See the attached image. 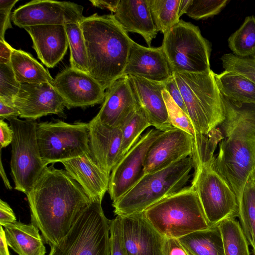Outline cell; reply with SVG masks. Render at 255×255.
<instances>
[{
    "mask_svg": "<svg viewBox=\"0 0 255 255\" xmlns=\"http://www.w3.org/2000/svg\"><path fill=\"white\" fill-rule=\"evenodd\" d=\"M26 196L31 224L50 247L58 245L91 203L80 185L53 165L45 168Z\"/></svg>",
    "mask_w": 255,
    "mask_h": 255,
    "instance_id": "cell-1",
    "label": "cell"
},
{
    "mask_svg": "<svg viewBox=\"0 0 255 255\" xmlns=\"http://www.w3.org/2000/svg\"><path fill=\"white\" fill-rule=\"evenodd\" d=\"M222 99L225 118L219 126L222 140L215 165L230 184L238 202L255 167V104L237 103L223 95Z\"/></svg>",
    "mask_w": 255,
    "mask_h": 255,
    "instance_id": "cell-2",
    "label": "cell"
},
{
    "mask_svg": "<svg viewBox=\"0 0 255 255\" xmlns=\"http://www.w3.org/2000/svg\"><path fill=\"white\" fill-rule=\"evenodd\" d=\"M86 47L88 73L106 90L122 78L134 41L113 14L94 13L79 22Z\"/></svg>",
    "mask_w": 255,
    "mask_h": 255,
    "instance_id": "cell-3",
    "label": "cell"
},
{
    "mask_svg": "<svg viewBox=\"0 0 255 255\" xmlns=\"http://www.w3.org/2000/svg\"><path fill=\"white\" fill-rule=\"evenodd\" d=\"M221 139L218 134H210L194 147L191 155L194 173L191 186L199 197L211 227L227 218L238 216L237 196L215 165L214 153Z\"/></svg>",
    "mask_w": 255,
    "mask_h": 255,
    "instance_id": "cell-4",
    "label": "cell"
},
{
    "mask_svg": "<svg viewBox=\"0 0 255 255\" xmlns=\"http://www.w3.org/2000/svg\"><path fill=\"white\" fill-rule=\"evenodd\" d=\"M188 116L197 135L208 136L225 118L222 95L215 73H173Z\"/></svg>",
    "mask_w": 255,
    "mask_h": 255,
    "instance_id": "cell-5",
    "label": "cell"
},
{
    "mask_svg": "<svg viewBox=\"0 0 255 255\" xmlns=\"http://www.w3.org/2000/svg\"><path fill=\"white\" fill-rule=\"evenodd\" d=\"M143 213L151 225L164 238L178 239L211 227L199 197L191 186L184 187Z\"/></svg>",
    "mask_w": 255,
    "mask_h": 255,
    "instance_id": "cell-6",
    "label": "cell"
},
{
    "mask_svg": "<svg viewBox=\"0 0 255 255\" xmlns=\"http://www.w3.org/2000/svg\"><path fill=\"white\" fill-rule=\"evenodd\" d=\"M194 163L186 157L161 170L145 174L124 195L113 203L117 216L143 212L147 208L181 190L190 178Z\"/></svg>",
    "mask_w": 255,
    "mask_h": 255,
    "instance_id": "cell-7",
    "label": "cell"
},
{
    "mask_svg": "<svg viewBox=\"0 0 255 255\" xmlns=\"http://www.w3.org/2000/svg\"><path fill=\"white\" fill-rule=\"evenodd\" d=\"M111 223L101 203L91 202L48 255H111Z\"/></svg>",
    "mask_w": 255,
    "mask_h": 255,
    "instance_id": "cell-8",
    "label": "cell"
},
{
    "mask_svg": "<svg viewBox=\"0 0 255 255\" xmlns=\"http://www.w3.org/2000/svg\"><path fill=\"white\" fill-rule=\"evenodd\" d=\"M163 36L161 46L173 72L200 73L211 70V44L198 26L180 19Z\"/></svg>",
    "mask_w": 255,
    "mask_h": 255,
    "instance_id": "cell-9",
    "label": "cell"
},
{
    "mask_svg": "<svg viewBox=\"0 0 255 255\" xmlns=\"http://www.w3.org/2000/svg\"><path fill=\"white\" fill-rule=\"evenodd\" d=\"M8 121L13 131L10 169L14 189L26 195L47 166L39 150L37 123L34 120L17 118Z\"/></svg>",
    "mask_w": 255,
    "mask_h": 255,
    "instance_id": "cell-10",
    "label": "cell"
},
{
    "mask_svg": "<svg viewBox=\"0 0 255 255\" xmlns=\"http://www.w3.org/2000/svg\"><path fill=\"white\" fill-rule=\"evenodd\" d=\"M36 133L40 154L47 165L91 153L88 123L41 122Z\"/></svg>",
    "mask_w": 255,
    "mask_h": 255,
    "instance_id": "cell-11",
    "label": "cell"
},
{
    "mask_svg": "<svg viewBox=\"0 0 255 255\" xmlns=\"http://www.w3.org/2000/svg\"><path fill=\"white\" fill-rule=\"evenodd\" d=\"M161 132L155 128L148 130L115 166L110 174L108 191L113 203L128 192L145 174L147 152Z\"/></svg>",
    "mask_w": 255,
    "mask_h": 255,
    "instance_id": "cell-12",
    "label": "cell"
},
{
    "mask_svg": "<svg viewBox=\"0 0 255 255\" xmlns=\"http://www.w3.org/2000/svg\"><path fill=\"white\" fill-rule=\"evenodd\" d=\"M82 5L70 1L33 0L11 14L14 25L20 28L38 25H63L80 22L84 18Z\"/></svg>",
    "mask_w": 255,
    "mask_h": 255,
    "instance_id": "cell-13",
    "label": "cell"
},
{
    "mask_svg": "<svg viewBox=\"0 0 255 255\" xmlns=\"http://www.w3.org/2000/svg\"><path fill=\"white\" fill-rule=\"evenodd\" d=\"M53 86L69 109L102 104L105 97V90L93 77L71 67L56 76Z\"/></svg>",
    "mask_w": 255,
    "mask_h": 255,
    "instance_id": "cell-14",
    "label": "cell"
},
{
    "mask_svg": "<svg viewBox=\"0 0 255 255\" xmlns=\"http://www.w3.org/2000/svg\"><path fill=\"white\" fill-rule=\"evenodd\" d=\"M194 144L193 136L181 129L173 127L162 131L148 149L144 164V174L161 170L191 156Z\"/></svg>",
    "mask_w": 255,
    "mask_h": 255,
    "instance_id": "cell-15",
    "label": "cell"
},
{
    "mask_svg": "<svg viewBox=\"0 0 255 255\" xmlns=\"http://www.w3.org/2000/svg\"><path fill=\"white\" fill-rule=\"evenodd\" d=\"M19 117L34 120L50 114L64 115V101L49 83L21 84L13 100Z\"/></svg>",
    "mask_w": 255,
    "mask_h": 255,
    "instance_id": "cell-16",
    "label": "cell"
},
{
    "mask_svg": "<svg viewBox=\"0 0 255 255\" xmlns=\"http://www.w3.org/2000/svg\"><path fill=\"white\" fill-rule=\"evenodd\" d=\"M120 216L127 255H163L165 238L151 225L143 212Z\"/></svg>",
    "mask_w": 255,
    "mask_h": 255,
    "instance_id": "cell-17",
    "label": "cell"
},
{
    "mask_svg": "<svg viewBox=\"0 0 255 255\" xmlns=\"http://www.w3.org/2000/svg\"><path fill=\"white\" fill-rule=\"evenodd\" d=\"M173 73L161 46L147 47L133 41L122 77L131 75L164 82Z\"/></svg>",
    "mask_w": 255,
    "mask_h": 255,
    "instance_id": "cell-18",
    "label": "cell"
},
{
    "mask_svg": "<svg viewBox=\"0 0 255 255\" xmlns=\"http://www.w3.org/2000/svg\"><path fill=\"white\" fill-rule=\"evenodd\" d=\"M126 77L137 104L143 109L151 126L161 131L173 128L169 121L163 97L164 82L152 81L134 75Z\"/></svg>",
    "mask_w": 255,
    "mask_h": 255,
    "instance_id": "cell-19",
    "label": "cell"
},
{
    "mask_svg": "<svg viewBox=\"0 0 255 255\" xmlns=\"http://www.w3.org/2000/svg\"><path fill=\"white\" fill-rule=\"evenodd\" d=\"M138 106L128 79L125 76L107 89L101 109L95 117L104 125L121 127Z\"/></svg>",
    "mask_w": 255,
    "mask_h": 255,
    "instance_id": "cell-20",
    "label": "cell"
},
{
    "mask_svg": "<svg viewBox=\"0 0 255 255\" xmlns=\"http://www.w3.org/2000/svg\"><path fill=\"white\" fill-rule=\"evenodd\" d=\"M65 170L82 187L91 202L102 203L108 191L110 174L97 163L91 153L61 162Z\"/></svg>",
    "mask_w": 255,
    "mask_h": 255,
    "instance_id": "cell-21",
    "label": "cell"
},
{
    "mask_svg": "<svg viewBox=\"0 0 255 255\" xmlns=\"http://www.w3.org/2000/svg\"><path fill=\"white\" fill-rule=\"evenodd\" d=\"M88 125L91 154L101 168L110 174L120 160L121 128L104 125L95 117Z\"/></svg>",
    "mask_w": 255,
    "mask_h": 255,
    "instance_id": "cell-22",
    "label": "cell"
},
{
    "mask_svg": "<svg viewBox=\"0 0 255 255\" xmlns=\"http://www.w3.org/2000/svg\"><path fill=\"white\" fill-rule=\"evenodd\" d=\"M24 29L32 39L38 58L47 67H54L64 57L68 47L65 25H38Z\"/></svg>",
    "mask_w": 255,
    "mask_h": 255,
    "instance_id": "cell-23",
    "label": "cell"
},
{
    "mask_svg": "<svg viewBox=\"0 0 255 255\" xmlns=\"http://www.w3.org/2000/svg\"><path fill=\"white\" fill-rule=\"evenodd\" d=\"M114 17L127 32L140 34L148 47L158 33L148 0H120Z\"/></svg>",
    "mask_w": 255,
    "mask_h": 255,
    "instance_id": "cell-24",
    "label": "cell"
},
{
    "mask_svg": "<svg viewBox=\"0 0 255 255\" xmlns=\"http://www.w3.org/2000/svg\"><path fill=\"white\" fill-rule=\"evenodd\" d=\"M3 227L8 247L18 255H45L43 238L31 223L16 221Z\"/></svg>",
    "mask_w": 255,
    "mask_h": 255,
    "instance_id": "cell-25",
    "label": "cell"
},
{
    "mask_svg": "<svg viewBox=\"0 0 255 255\" xmlns=\"http://www.w3.org/2000/svg\"><path fill=\"white\" fill-rule=\"evenodd\" d=\"M10 64L20 84L49 83L53 85L54 78L48 71L29 53L14 48Z\"/></svg>",
    "mask_w": 255,
    "mask_h": 255,
    "instance_id": "cell-26",
    "label": "cell"
},
{
    "mask_svg": "<svg viewBox=\"0 0 255 255\" xmlns=\"http://www.w3.org/2000/svg\"><path fill=\"white\" fill-rule=\"evenodd\" d=\"M189 255H225L218 225L178 239Z\"/></svg>",
    "mask_w": 255,
    "mask_h": 255,
    "instance_id": "cell-27",
    "label": "cell"
},
{
    "mask_svg": "<svg viewBox=\"0 0 255 255\" xmlns=\"http://www.w3.org/2000/svg\"><path fill=\"white\" fill-rule=\"evenodd\" d=\"M215 78L223 96L237 103L255 104V84L248 79L225 70L215 73Z\"/></svg>",
    "mask_w": 255,
    "mask_h": 255,
    "instance_id": "cell-28",
    "label": "cell"
},
{
    "mask_svg": "<svg viewBox=\"0 0 255 255\" xmlns=\"http://www.w3.org/2000/svg\"><path fill=\"white\" fill-rule=\"evenodd\" d=\"M238 203L240 225L255 255V167L248 177Z\"/></svg>",
    "mask_w": 255,
    "mask_h": 255,
    "instance_id": "cell-29",
    "label": "cell"
},
{
    "mask_svg": "<svg viewBox=\"0 0 255 255\" xmlns=\"http://www.w3.org/2000/svg\"><path fill=\"white\" fill-rule=\"evenodd\" d=\"M235 218H227L218 224L225 255H250L247 238Z\"/></svg>",
    "mask_w": 255,
    "mask_h": 255,
    "instance_id": "cell-30",
    "label": "cell"
},
{
    "mask_svg": "<svg viewBox=\"0 0 255 255\" xmlns=\"http://www.w3.org/2000/svg\"><path fill=\"white\" fill-rule=\"evenodd\" d=\"M232 54L241 57L255 56V16H247L228 39Z\"/></svg>",
    "mask_w": 255,
    "mask_h": 255,
    "instance_id": "cell-31",
    "label": "cell"
},
{
    "mask_svg": "<svg viewBox=\"0 0 255 255\" xmlns=\"http://www.w3.org/2000/svg\"><path fill=\"white\" fill-rule=\"evenodd\" d=\"M151 16L158 32L164 34L180 21L181 0H148Z\"/></svg>",
    "mask_w": 255,
    "mask_h": 255,
    "instance_id": "cell-32",
    "label": "cell"
},
{
    "mask_svg": "<svg viewBox=\"0 0 255 255\" xmlns=\"http://www.w3.org/2000/svg\"><path fill=\"white\" fill-rule=\"evenodd\" d=\"M150 126L143 109L138 105L136 110L120 127L122 132L120 159L137 142L142 132Z\"/></svg>",
    "mask_w": 255,
    "mask_h": 255,
    "instance_id": "cell-33",
    "label": "cell"
},
{
    "mask_svg": "<svg viewBox=\"0 0 255 255\" xmlns=\"http://www.w3.org/2000/svg\"><path fill=\"white\" fill-rule=\"evenodd\" d=\"M65 27L70 49V67L88 73L86 47L79 22L66 24Z\"/></svg>",
    "mask_w": 255,
    "mask_h": 255,
    "instance_id": "cell-34",
    "label": "cell"
},
{
    "mask_svg": "<svg viewBox=\"0 0 255 255\" xmlns=\"http://www.w3.org/2000/svg\"><path fill=\"white\" fill-rule=\"evenodd\" d=\"M221 60L225 71L242 75L255 84V56L241 57L231 53L223 55Z\"/></svg>",
    "mask_w": 255,
    "mask_h": 255,
    "instance_id": "cell-35",
    "label": "cell"
},
{
    "mask_svg": "<svg viewBox=\"0 0 255 255\" xmlns=\"http://www.w3.org/2000/svg\"><path fill=\"white\" fill-rule=\"evenodd\" d=\"M229 2V0H189L186 14L194 19H206L219 14Z\"/></svg>",
    "mask_w": 255,
    "mask_h": 255,
    "instance_id": "cell-36",
    "label": "cell"
},
{
    "mask_svg": "<svg viewBox=\"0 0 255 255\" xmlns=\"http://www.w3.org/2000/svg\"><path fill=\"white\" fill-rule=\"evenodd\" d=\"M162 94L171 124L174 127L188 132L195 139L198 135L188 115L175 103L165 89L163 90Z\"/></svg>",
    "mask_w": 255,
    "mask_h": 255,
    "instance_id": "cell-37",
    "label": "cell"
},
{
    "mask_svg": "<svg viewBox=\"0 0 255 255\" xmlns=\"http://www.w3.org/2000/svg\"><path fill=\"white\" fill-rule=\"evenodd\" d=\"M21 85L15 77L10 63H0V100L13 104Z\"/></svg>",
    "mask_w": 255,
    "mask_h": 255,
    "instance_id": "cell-38",
    "label": "cell"
},
{
    "mask_svg": "<svg viewBox=\"0 0 255 255\" xmlns=\"http://www.w3.org/2000/svg\"><path fill=\"white\" fill-rule=\"evenodd\" d=\"M111 255H127L124 245L121 217L111 220L110 226Z\"/></svg>",
    "mask_w": 255,
    "mask_h": 255,
    "instance_id": "cell-39",
    "label": "cell"
},
{
    "mask_svg": "<svg viewBox=\"0 0 255 255\" xmlns=\"http://www.w3.org/2000/svg\"><path fill=\"white\" fill-rule=\"evenodd\" d=\"M18 0H0V39H4L6 30L11 28V9Z\"/></svg>",
    "mask_w": 255,
    "mask_h": 255,
    "instance_id": "cell-40",
    "label": "cell"
},
{
    "mask_svg": "<svg viewBox=\"0 0 255 255\" xmlns=\"http://www.w3.org/2000/svg\"><path fill=\"white\" fill-rule=\"evenodd\" d=\"M165 90L168 93L175 103L188 115L182 94L173 76L164 82Z\"/></svg>",
    "mask_w": 255,
    "mask_h": 255,
    "instance_id": "cell-41",
    "label": "cell"
},
{
    "mask_svg": "<svg viewBox=\"0 0 255 255\" xmlns=\"http://www.w3.org/2000/svg\"><path fill=\"white\" fill-rule=\"evenodd\" d=\"M163 255H189L178 239L165 238Z\"/></svg>",
    "mask_w": 255,
    "mask_h": 255,
    "instance_id": "cell-42",
    "label": "cell"
},
{
    "mask_svg": "<svg viewBox=\"0 0 255 255\" xmlns=\"http://www.w3.org/2000/svg\"><path fill=\"white\" fill-rule=\"evenodd\" d=\"M16 221L15 214L9 206L5 201L0 200V224L4 227Z\"/></svg>",
    "mask_w": 255,
    "mask_h": 255,
    "instance_id": "cell-43",
    "label": "cell"
},
{
    "mask_svg": "<svg viewBox=\"0 0 255 255\" xmlns=\"http://www.w3.org/2000/svg\"><path fill=\"white\" fill-rule=\"evenodd\" d=\"M13 137V131L3 120H0V149L11 143Z\"/></svg>",
    "mask_w": 255,
    "mask_h": 255,
    "instance_id": "cell-44",
    "label": "cell"
},
{
    "mask_svg": "<svg viewBox=\"0 0 255 255\" xmlns=\"http://www.w3.org/2000/svg\"><path fill=\"white\" fill-rule=\"evenodd\" d=\"M19 117V113L13 104L6 103L0 100V118L7 120Z\"/></svg>",
    "mask_w": 255,
    "mask_h": 255,
    "instance_id": "cell-45",
    "label": "cell"
},
{
    "mask_svg": "<svg viewBox=\"0 0 255 255\" xmlns=\"http://www.w3.org/2000/svg\"><path fill=\"white\" fill-rule=\"evenodd\" d=\"M13 49L5 39H0V63H10Z\"/></svg>",
    "mask_w": 255,
    "mask_h": 255,
    "instance_id": "cell-46",
    "label": "cell"
},
{
    "mask_svg": "<svg viewBox=\"0 0 255 255\" xmlns=\"http://www.w3.org/2000/svg\"><path fill=\"white\" fill-rule=\"evenodd\" d=\"M120 0H90V1L95 7L102 9H107L115 13L117 10Z\"/></svg>",
    "mask_w": 255,
    "mask_h": 255,
    "instance_id": "cell-47",
    "label": "cell"
},
{
    "mask_svg": "<svg viewBox=\"0 0 255 255\" xmlns=\"http://www.w3.org/2000/svg\"><path fill=\"white\" fill-rule=\"evenodd\" d=\"M4 228L0 226V255H10L8 249Z\"/></svg>",
    "mask_w": 255,
    "mask_h": 255,
    "instance_id": "cell-48",
    "label": "cell"
},
{
    "mask_svg": "<svg viewBox=\"0 0 255 255\" xmlns=\"http://www.w3.org/2000/svg\"><path fill=\"white\" fill-rule=\"evenodd\" d=\"M0 173L1 177L3 180V181L4 182V184L5 185V187L9 190L12 189V187L10 185V184L9 182L8 179H7L5 171L4 170V168L3 167L2 164V160L1 158H0Z\"/></svg>",
    "mask_w": 255,
    "mask_h": 255,
    "instance_id": "cell-49",
    "label": "cell"
},
{
    "mask_svg": "<svg viewBox=\"0 0 255 255\" xmlns=\"http://www.w3.org/2000/svg\"><path fill=\"white\" fill-rule=\"evenodd\" d=\"M189 2V0H181L179 9V17L183 14L186 13Z\"/></svg>",
    "mask_w": 255,
    "mask_h": 255,
    "instance_id": "cell-50",
    "label": "cell"
},
{
    "mask_svg": "<svg viewBox=\"0 0 255 255\" xmlns=\"http://www.w3.org/2000/svg\"><path fill=\"white\" fill-rule=\"evenodd\" d=\"M205 137H206V136H205ZM202 139H203V138H202ZM202 139H201V140H202ZM198 142H199V141H198ZM198 142H197V143H198Z\"/></svg>",
    "mask_w": 255,
    "mask_h": 255,
    "instance_id": "cell-51",
    "label": "cell"
}]
</instances>
